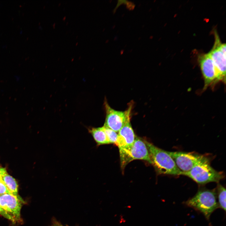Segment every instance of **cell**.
Returning <instances> with one entry per match:
<instances>
[{"label": "cell", "mask_w": 226, "mask_h": 226, "mask_svg": "<svg viewBox=\"0 0 226 226\" xmlns=\"http://www.w3.org/2000/svg\"><path fill=\"white\" fill-rule=\"evenodd\" d=\"M184 203L202 213L207 220L212 213L218 208L215 189H200L193 197Z\"/></svg>", "instance_id": "1"}, {"label": "cell", "mask_w": 226, "mask_h": 226, "mask_svg": "<svg viewBox=\"0 0 226 226\" xmlns=\"http://www.w3.org/2000/svg\"><path fill=\"white\" fill-rule=\"evenodd\" d=\"M144 141L148 150L151 164L158 173L174 175H181V172L167 151L147 141Z\"/></svg>", "instance_id": "2"}, {"label": "cell", "mask_w": 226, "mask_h": 226, "mask_svg": "<svg viewBox=\"0 0 226 226\" xmlns=\"http://www.w3.org/2000/svg\"><path fill=\"white\" fill-rule=\"evenodd\" d=\"M181 175L188 176L200 185L218 182L224 177L223 172L215 170L211 166L209 159L205 156L190 170Z\"/></svg>", "instance_id": "3"}, {"label": "cell", "mask_w": 226, "mask_h": 226, "mask_svg": "<svg viewBox=\"0 0 226 226\" xmlns=\"http://www.w3.org/2000/svg\"><path fill=\"white\" fill-rule=\"evenodd\" d=\"M121 168L123 170L129 163L135 159L147 161L151 164L148 150L144 141L136 137L134 143L128 150L119 152Z\"/></svg>", "instance_id": "4"}, {"label": "cell", "mask_w": 226, "mask_h": 226, "mask_svg": "<svg viewBox=\"0 0 226 226\" xmlns=\"http://www.w3.org/2000/svg\"><path fill=\"white\" fill-rule=\"evenodd\" d=\"M21 203L19 197L12 194L0 195V207L4 211L6 218L14 223L21 221Z\"/></svg>", "instance_id": "5"}, {"label": "cell", "mask_w": 226, "mask_h": 226, "mask_svg": "<svg viewBox=\"0 0 226 226\" xmlns=\"http://www.w3.org/2000/svg\"><path fill=\"white\" fill-rule=\"evenodd\" d=\"M105 106L106 116L104 126L118 133L124 125L129 115L131 114L132 105L130 103L127 110L124 111L113 109L106 101H105Z\"/></svg>", "instance_id": "6"}, {"label": "cell", "mask_w": 226, "mask_h": 226, "mask_svg": "<svg viewBox=\"0 0 226 226\" xmlns=\"http://www.w3.org/2000/svg\"><path fill=\"white\" fill-rule=\"evenodd\" d=\"M172 157L181 174L187 172L204 156L195 153L183 152L167 151Z\"/></svg>", "instance_id": "7"}, {"label": "cell", "mask_w": 226, "mask_h": 226, "mask_svg": "<svg viewBox=\"0 0 226 226\" xmlns=\"http://www.w3.org/2000/svg\"><path fill=\"white\" fill-rule=\"evenodd\" d=\"M199 63L204 80V90L217 81V73L213 62L208 53L202 55Z\"/></svg>", "instance_id": "8"}, {"label": "cell", "mask_w": 226, "mask_h": 226, "mask_svg": "<svg viewBox=\"0 0 226 226\" xmlns=\"http://www.w3.org/2000/svg\"><path fill=\"white\" fill-rule=\"evenodd\" d=\"M131 114L129 115L124 125L118 133L115 144L118 147L119 152L129 149L136 139L130 122Z\"/></svg>", "instance_id": "9"}, {"label": "cell", "mask_w": 226, "mask_h": 226, "mask_svg": "<svg viewBox=\"0 0 226 226\" xmlns=\"http://www.w3.org/2000/svg\"><path fill=\"white\" fill-rule=\"evenodd\" d=\"M215 42L213 47L208 53L215 66L217 73V81L225 83L226 55L219 49L218 45V36L216 35Z\"/></svg>", "instance_id": "10"}, {"label": "cell", "mask_w": 226, "mask_h": 226, "mask_svg": "<svg viewBox=\"0 0 226 226\" xmlns=\"http://www.w3.org/2000/svg\"><path fill=\"white\" fill-rule=\"evenodd\" d=\"M89 133L93 137L97 145L109 144L106 134L102 127H90L88 128Z\"/></svg>", "instance_id": "11"}, {"label": "cell", "mask_w": 226, "mask_h": 226, "mask_svg": "<svg viewBox=\"0 0 226 226\" xmlns=\"http://www.w3.org/2000/svg\"><path fill=\"white\" fill-rule=\"evenodd\" d=\"M1 178L10 193L13 195L18 196V185L15 180L8 175L7 172L1 176Z\"/></svg>", "instance_id": "12"}, {"label": "cell", "mask_w": 226, "mask_h": 226, "mask_svg": "<svg viewBox=\"0 0 226 226\" xmlns=\"http://www.w3.org/2000/svg\"><path fill=\"white\" fill-rule=\"evenodd\" d=\"M218 208L226 211V189L222 185L218 183L215 189Z\"/></svg>", "instance_id": "13"}, {"label": "cell", "mask_w": 226, "mask_h": 226, "mask_svg": "<svg viewBox=\"0 0 226 226\" xmlns=\"http://www.w3.org/2000/svg\"><path fill=\"white\" fill-rule=\"evenodd\" d=\"M103 129L106 135L109 143H114L115 144L116 142L118 133L108 127L103 126Z\"/></svg>", "instance_id": "14"}, {"label": "cell", "mask_w": 226, "mask_h": 226, "mask_svg": "<svg viewBox=\"0 0 226 226\" xmlns=\"http://www.w3.org/2000/svg\"><path fill=\"white\" fill-rule=\"evenodd\" d=\"M6 193L11 194L1 177L0 178V195Z\"/></svg>", "instance_id": "15"}, {"label": "cell", "mask_w": 226, "mask_h": 226, "mask_svg": "<svg viewBox=\"0 0 226 226\" xmlns=\"http://www.w3.org/2000/svg\"><path fill=\"white\" fill-rule=\"evenodd\" d=\"M7 172L6 169L0 166V178L1 176Z\"/></svg>", "instance_id": "16"}, {"label": "cell", "mask_w": 226, "mask_h": 226, "mask_svg": "<svg viewBox=\"0 0 226 226\" xmlns=\"http://www.w3.org/2000/svg\"><path fill=\"white\" fill-rule=\"evenodd\" d=\"M58 221L56 219H54L52 221V224L51 226H58Z\"/></svg>", "instance_id": "17"}, {"label": "cell", "mask_w": 226, "mask_h": 226, "mask_svg": "<svg viewBox=\"0 0 226 226\" xmlns=\"http://www.w3.org/2000/svg\"><path fill=\"white\" fill-rule=\"evenodd\" d=\"M0 214L5 218H6L5 214L3 210L0 207Z\"/></svg>", "instance_id": "18"}, {"label": "cell", "mask_w": 226, "mask_h": 226, "mask_svg": "<svg viewBox=\"0 0 226 226\" xmlns=\"http://www.w3.org/2000/svg\"><path fill=\"white\" fill-rule=\"evenodd\" d=\"M57 225H58V226H64V225H62L59 222H58Z\"/></svg>", "instance_id": "19"}]
</instances>
